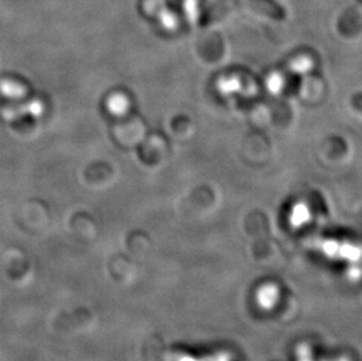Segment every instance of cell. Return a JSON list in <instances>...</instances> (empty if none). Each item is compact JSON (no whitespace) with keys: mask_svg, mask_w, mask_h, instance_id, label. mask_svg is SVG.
<instances>
[{"mask_svg":"<svg viewBox=\"0 0 362 361\" xmlns=\"http://www.w3.org/2000/svg\"><path fill=\"white\" fill-rule=\"evenodd\" d=\"M44 105L39 100H32L30 103H24L21 106L7 107L1 110V116L6 121H16L24 116H33L39 118L44 113Z\"/></svg>","mask_w":362,"mask_h":361,"instance_id":"1","label":"cell"},{"mask_svg":"<svg viewBox=\"0 0 362 361\" xmlns=\"http://www.w3.org/2000/svg\"><path fill=\"white\" fill-rule=\"evenodd\" d=\"M107 109L113 115H123L129 109V100L126 96L117 93L107 99Z\"/></svg>","mask_w":362,"mask_h":361,"instance_id":"2","label":"cell"},{"mask_svg":"<svg viewBox=\"0 0 362 361\" xmlns=\"http://www.w3.org/2000/svg\"><path fill=\"white\" fill-rule=\"evenodd\" d=\"M26 88L24 86L18 84V82L12 81V80H3L0 81V94L11 99H19L26 96Z\"/></svg>","mask_w":362,"mask_h":361,"instance_id":"3","label":"cell"}]
</instances>
